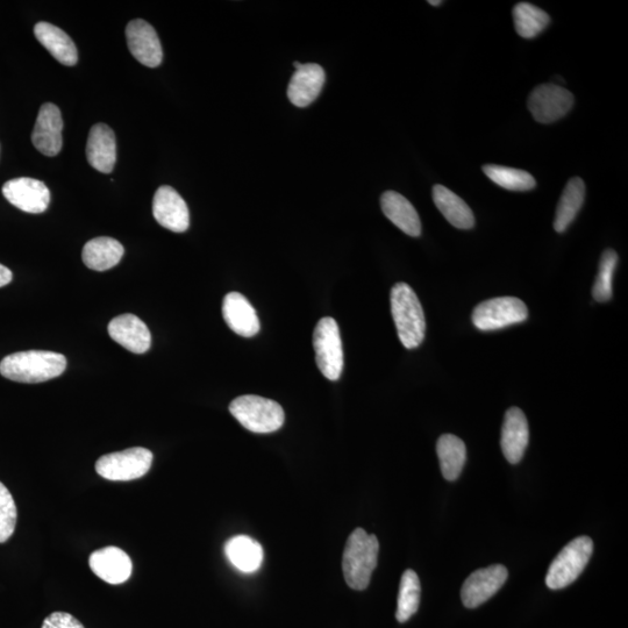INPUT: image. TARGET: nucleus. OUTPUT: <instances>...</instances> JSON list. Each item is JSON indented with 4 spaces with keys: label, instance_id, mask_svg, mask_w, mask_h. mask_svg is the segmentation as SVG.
<instances>
[{
    "label": "nucleus",
    "instance_id": "423d86ee",
    "mask_svg": "<svg viewBox=\"0 0 628 628\" xmlns=\"http://www.w3.org/2000/svg\"><path fill=\"white\" fill-rule=\"evenodd\" d=\"M313 348L321 374L327 380L338 381L344 370V351L337 321L330 317L319 320L313 332Z\"/></svg>",
    "mask_w": 628,
    "mask_h": 628
},
{
    "label": "nucleus",
    "instance_id": "dca6fc26",
    "mask_svg": "<svg viewBox=\"0 0 628 628\" xmlns=\"http://www.w3.org/2000/svg\"><path fill=\"white\" fill-rule=\"evenodd\" d=\"M89 565L99 578L110 584H123L132 575V561L118 547H105L92 553Z\"/></svg>",
    "mask_w": 628,
    "mask_h": 628
},
{
    "label": "nucleus",
    "instance_id": "f03ea898",
    "mask_svg": "<svg viewBox=\"0 0 628 628\" xmlns=\"http://www.w3.org/2000/svg\"><path fill=\"white\" fill-rule=\"evenodd\" d=\"M380 542L376 535L368 534L363 528L349 535L342 556V570L348 587L353 590H366L371 580V575L377 567Z\"/></svg>",
    "mask_w": 628,
    "mask_h": 628
},
{
    "label": "nucleus",
    "instance_id": "ddd939ff",
    "mask_svg": "<svg viewBox=\"0 0 628 628\" xmlns=\"http://www.w3.org/2000/svg\"><path fill=\"white\" fill-rule=\"evenodd\" d=\"M126 39L132 55L148 68L159 67L163 51L159 37L151 24L141 19L130 21L126 27Z\"/></svg>",
    "mask_w": 628,
    "mask_h": 628
},
{
    "label": "nucleus",
    "instance_id": "393cba45",
    "mask_svg": "<svg viewBox=\"0 0 628 628\" xmlns=\"http://www.w3.org/2000/svg\"><path fill=\"white\" fill-rule=\"evenodd\" d=\"M125 249L119 241L112 238H95L83 248L82 258L85 266L96 271H105L123 259Z\"/></svg>",
    "mask_w": 628,
    "mask_h": 628
},
{
    "label": "nucleus",
    "instance_id": "20e7f679",
    "mask_svg": "<svg viewBox=\"0 0 628 628\" xmlns=\"http://www.w3.org/2000/svg\"><path fill=\"white\" fill-rule=\"evenodd\" d=\"M232 416L253 433H273L284 424L282 406L271 399L254 395L235 398L230 405Z\"/></svg>",
    "mask_w": 628,
    "mask_h": 628
},
{
    "label": "nucleus",
    "instance_id": "0eeeda50",
    "mask_svg": "<svg viewBox=\"0 0 628 628\" xmlns=\"http://www.w3.org/2000/svg\"><path fill=\"white\" fill-rule=\"evenodd\" d=\"M153 453L149 449L135 447L123 452L102 456L96 462L98 475L109 481H133L144 477L153 463Z\"/></svg>",
    "mask_w": 628,
    "mask_h": 628
},
{
    "label": "nucleus",
    "instance_id": "5701e85b",
    "mask_svg": "<svg viewBox=\"0 0 628 628\" xmlns=\"http://www.w3.org/2000/svg\"><path fill=\"white\" fill-rule=\"evenodd\" d=\"M433 201L442 213V216L454 227L460 228V230H470V228L474 227L475 217L473 211L462 198L444 187V185H434Z\"/></svg>",
    "mask_w": 628,
    "mask_h": 628
},
{
    "label": "nucleus",
    "instance_id": "9d476101",
    "mask_svg": "<svg viewBox=\"0 0 628 628\" xmlns=\"http://www.w3.org/2000/svg\"><path fill=\"white\" fill-rule=\"evenodd\" d=\"M508 576V569L502 565L476 570L463 583L461 590L463 605L468 609H475L489 601L503 587Z\"/></svg>",
    "mask_w": 628,
    "mask_h": 628
},
{
    "label": "nucleus",
    "instance_id": "9b49d317",
    "mask_svg": "<svg viewBox=\"0 0 628 628\" xmlns=\"http://www.w3.org/2000/svg\"><path fill=\"white\" fill-rule=\"evenodd\" d=\"M3 195L17 209L27 213H42L51 203V191L44 182L20 177L6 182Z\"/></svg>",
    "mask_w": 628,
    "mask_h": 628
},
{
    "label": "nucleus",
    "instance_id": "7ed1b4c3",
    "mask_svg": "<svg viewBox=\"0 0 628 628\" xmlns=\"http://www.w3.org/2000/svg\"><path fill=\"white\" fill-rule=\"evenodd\" d=\"M390 301L399 340L405 348L419 347L425 339L426 320L416 292L406 283H397L391 290Z\"/></svg>",
    "mask_w": 628,
    "mask_h": 628
},
{
    "label": "nucleus",
    "instance_id": "f704fd0d",
    "mask_svg": "<svg viewBox=\"0 0 628 628\" xmlns=\"http://www.w3.org/2000/svg\"><path fill=\"white\" fill-rule=\"evenodd\" d=\"M442 2H433V0H430V2H428V4L432 5V6H439L441 5Z\"/></svg>",
    "mask_w": 628,
    "mask_h": 628
},
{
    "label": "nucleus",
    "instance_id": "f257e3e1",
    "mask_svg": "<svg viewBox=\"0 0 628 628\" xmlns=\"http://www.w3.org/2000/svg\"><path fill=\"white\" fill-rule=\"evenodd\" d=\"M67 368L66 356L48 351H27L6 356L0 362V374L7 380L37 384L53 380Z\"/></svg>",
    "mask_w": 628,
    "mask_h": 628
},
{
    "label": "nucleus",
    "instance_id": "39448f33",
    "mask_svg": "<svg viewBox=\"0 0 628 628\" xmlns=\"http://www.w3.org/2000/svg\"><path fill=\"white\" fill-rule=\"evenodd\" d=\"M594 542L589 537H578L568 544L549 566L546 584L549 589L560 590L574 583L587 567Z\"/></svg>",
    "mask_w": 628,
    "mask_h": 628
},
{
    "label": "nucleus",
    "instance_id": "6ab92c4d",
    "mask_svg": "<svg viewBox=\"0 0 628 628\" xmlns=\"http://www.w3.org/2000/svg\"><path fill=\"white\" fill-rule=\"evenodd\" d=\"M223 316L228 327L244 338H252L260 332L258 314L248 299L239 292H230L224 298Z\"/></svg>",
    "mask_w": 628,
    "mask_h": 628
},
{
    "label": "nucleus",
    "instance_id": "f8f14e48",
    "mask_svg": "<svg viewBox=\"0 0 628 628\" xmlns=\"http://www.w3.org/2000/svg\"><path fill=\"white\" fill-rule=\"evenodd\" d=\"M153 216L162 227L175 233H183L190 226L187 203L168 185H163L156 191L153 199Z\"/></svg>",
    "mask_w": 628,
    "mask_h": 628
},
{
    "label": "nucleus",
    "instance_id": "a878e982",
    "mask_svg": "<svg viewBox=\"0 0 628 628\" xmlns=\"http://www.w3.org/2000/svg\"><path fill=\"white\" fill-rule=\"evenodd\" d=\"M441 473L447 481H456L460 477L467 460L465 442L453 434L441 435L437 444Z\"/></svg>",
    "mask_w": 628,
    "mask_h": 628
},
{
    "label": "nucleus",
    "instance_id": "473e14b6",
    "mask_svg": "<svg viewBox=\"0 0 628 628\" xmlns=\"http://www.w3.org/2000/svg\"><path fill=\"white\" fill-rule=\"evenodd\" d=\"M41 628H85L80 620L67 612H54L49 615Z\"/></svg>",
    "mask_w": 628,
    "mask_h": 628
},
{
    "label": "nucleus",
    "instance_id": "412c9836",
    "mask_svg": "<svg viewBox=\"0 0 628 628\" xmlns=\"http://www.w3.org/2000/svg\"><path fill=\"white\" fill-rule=\"evenodd\" d=\"M382 211L392 224L410 237L421 234L420 218L415 206L395 191H387L381 197Z\"/></svg>",
    "mask_w": 628,
    "mask_h": 628
},
{
    "label": "nucleus",
    "instance_id": "4be33fe9",
    "mask_svg": "<svg viewBox=\"0 0 628 628\" xmlns=\"http://www.w3.org/2000/svg\"><path fill=\"white\" fill-rule=\"evenodd\" d=\"M34 34L40 44L63 66L73 67L78 62L74 41L61 28L41 21L35 25Z\"/></svg>",
    "mask_w": 628,
    "mask_h": 628
},
{
    "label": "nucleus",
    "instance_id": "f3484780",
    "mask_svg": "<svg viewBox=\"0 0 628 628\" xmlns=\"http://www.w3.org/2000/svg\"><path fill=\"white\" fill-rule=\"evenodd\" d=\"M530 440L525 413L518 408H511L506 412L502 427L501 447L505 459L512 465H517L524 458Z\"/></svg>",
    "mask_w": 628,
    "mask_h": 628
},
{
    "label": "nucleus",
    "instance_id": "2f4dec72",
    "mask_svg": "<svg viewBox=\"0 0 628 628\" xmlns=\"http://www.w3.org/2000/svg\"><path fill=\"white\" fill-rule=\"evenodd\" d=\"M17 506L9 489L0 482V544L9 540L17 525Z\"/></svg>",
    "mask_w": 628,
    "mask_h": 628
},
{
    "label": "nucleus",
    "instance_id": "72a5a7b5",
    "mask_svg": "<svg viewBox=\"0 0 628 628\" xmlns=\"http://www.w3.org/2000/svg\"><path fill=\"white\" fill-rule=\"evenodd\" d=\"M13 278L12 271L0 264V288L5 287V285L11 283Z\"/></svg>",
    "mask_w": 628,
    "mask_h": 628
},
{
    "label": "nucleus",
    "instance_id": "c756f323",
    "mask_svg": "<svg viewBox=\"0 0 628 628\" xmlns=\"http://www.w3.org/2000/svg\"><path fill=\"white\" fill-rule=\"evenodd\" d=\"M483 171L492 182L509 191H530L537 185L534 177L525 170L487 164Z\"/></svg>",
    "mask_w": 628,
    "mask_h": 628
},
{
    "label": "nucleus",
    "instance_id": "aec40b11",
    "mask_svg": "<svg viewBox=\"0 0 628 628\" xmlns=\"http://www.w3.org/2000/svg\"><path fill=\"white\" fill-rule=\"evenodd\" d=\"M87 159L92 168L103 174H110L116 166V135L109 126L97 124L91 128L87 145Z\"/></svg>",
    "mask_w": 628,
    "mask_h": 628
},
{
    "label": "nucleus",
    "instance_id": "cd10ccee",
    "mask_svg": "<svg viewBox=\"0 0 628 628\" xmlns=\"http://www.w3.org/2000/svg\"><path fill=\"white\" fill-rule=\"evenodd\" d=\"M513 20L519 37L533 39L549 25L548 14L530 3H519L513 9Z\"/></svg>",
    "mask_w": 628,
    "mask_h": 628
},
{
    "label": "nucleus",
    "instance_id": "2eb2a0df",
    "mask_svg": "<svg viewBox=\"0 0 628 628\" xmlns=\"http://www.w3.org/2000/svg\"><path fill=\"white\" fill-rule=\"evenodd\" d=\"M107 330L110 337L127 351L144 354L151 348V332L144 321L134 314L125 313L112 319Z\"/></svg>",
    "mask_w": 628,
    "mask_h": 628
},
{
    "label": "nucleus",
    "instance_id": "c85d7f7f",
    "mask_svg": "<svg viewBox=\"0 0 628 628\" xmlns=\"http://www.w3.org/2000/svg\"><path fill=\"white\" fill-rule=\"evenodd\" d=\"M421 587L416 572L408 569L399 585L396 618L399 623H406L419 609Z\"/></svg>",
    "mask_w": 628,
    "mask_h": 628
},
{
    "label": "nucleus",
    "instance_id": "b1692460",
    "mask_svg": "<svg viewBox=\"0 0 628 628\" xmlns=\"http://www.w3.org/2000/svg\"><path fill=\"white\" fill-rule=\"evenodd\" d=\"M228 561L242 573L258 572L263 561V548L258 541L247 535H238L226 542Z\"/></svg>",
    "mask_w": 628,
    "mask_h": 628
},
{
    "label": "nucleus",
    "instance_id": "6e6552de",
    "mask_svg": "<svg viewBox=\"0 0 628 628\" xmlns=\"http://www.w3.org/2000/svg\"><path fill=\"white\" fill-rule=\"evenodd\" d=\"M528 310L523 301L515 297H499L478 304L473 312V323L483 332L524 323Z\"/></svg>",
    "mask_w": 628,
    "mask_h": 628
},
{
    "label": "nucleus",
    "instance_id": "a211bd4d",
    "mask_svg": "<svg viewBox=\"0 0 628 628\" xmlns=\"http://www.w3.org/2000/svg\"><path fill=\"white\" fill-rule=\"evenodd\" d=\"M325 70L319 64H301L292 75L288 88L290 102L297 107L311 105L323 90Z\"/></svg>",
    "mask_w": 628,
    "mask_h": 628
},
{
    "label": "nucleus",
    "instance_id": "4468645a",
    "mask_svg": "<svg viewBox=\"0 0 628 628\" xmlns=\"http://www.w3.org/2000/svg\"><path fill=\"white\" fill-rule=\"evenodd\" d=\"M63 120L55 104L47 103L40 107L37 123L32 133V142L41 154L56 156L61 152Z\"/></svg>",
    "mask_w": 628,
    "mask_h": 628
},
{
    "label": "nucleus",
    "instance_id": "bb28decb",
    "mask_svg": "<svg viewBox=\"0 0 628 628\" xmlns=\"http://www.w3.org/2000/svg\"><path fill=\"white\" fill-rule=\"evenodd\" d=\"M585 198V184L580 177L570 180L562 192L558 209H556L554 228L558 233L568 230L570 224L582 209Z\"/></svg>",
    "mask_w": 628,
    "mask_h": 628
},
{
    "label": "nucleus",
    "instance_id": "7c9ffc66",
    "mask_svg": "<svg viewBox=\"0 0 628 628\" xmlns=\"http://www.w3.org/2000/svg\"><path fill=\"white\" fill-rule=\"evenodd\" d=\"M618 264V254L612 249H608L602 255L599 262L597 280L592 289V296L599 303L609 302L612 298V281L613 275Z\"/></svg>",
    "mask_w": 628,
    "mask_h": 628
},
{
    "label": "nucleus",
    "instance_id": "1a4fd4ad",
    "mask_svg": "<svg viewBox=\"0 0 628 628\" xmlns=\"http://www.w3.org/2000/svg\"><path fill=\"white\" fill-rule=\"evenodd\" d=\"M575 98L572 92L558 84H542L528 98V110L538 123L552 124L573 109Z\"/></svg>",
    "mask_w": 628,
    "mask_h": 628
}]
</instances>
